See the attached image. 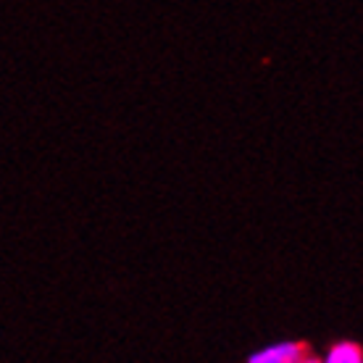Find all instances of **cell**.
Returning a JSON list of instances; mask_svg holds the SVG:
<instances>
[{"label":"cell","mask_w":363,"mask_h":363,"mask_svg":"<svg viewBox=\"0 0 363 363\" xmlns=\"http://www.w3.org/2000/svg\"><path fill=\"white\" fill-rule=\"evenodd\" d=\"M306 353H308V350H306V342H298V340H279V342H272V345H266V347H258L255 353L247 355L245 363H295Z\"/></svg>","instance_id":"1"},{"label":"cell","mask_w":363,"mask_h":363,"mask_svg":"<svg viewBox=\"0 0 363 363\" xmlns=\"http://www.w3.org/2000/svg\"><path fill=\"white\" fill-rule=\"evenodd\" d=\"M321 363H363V347L353 340H340L321 355Z\"/></svg>","instance_id":"2"},{"label":"cell","mask_w":363,"mask_h":363,"mask_svg":"<svg viewBox=\"0 0 363 363\" xmlns=\"http://www.w3.org/2000/svg\"><path fill=\"white\" fill-rule=\"evenodd\" d=\"M295 363H321V358H318V355L306 353V355H303V358H300V361H295Z\"/></svg>","instance_id":"3"}]
</instances>
